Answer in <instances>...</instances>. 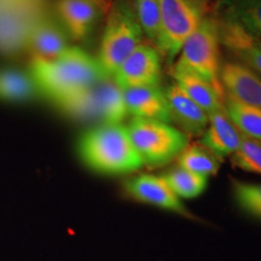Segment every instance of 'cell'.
Segmentation results:
<instances>
[{"label":"cell","mask_w":261,"mask_h":261,"mask_svg":"<svg viewBox=\"0 0 261 261\" xmlns=\"http://www.w3.org/2000/svg\"><path fill=\"white\" fill-rule=\"evenodd\" d=\"M29 73L41 94L58 104L92 89L108 77L99 63L79 47H69L51 60H32Z\"/></svg>","instance_id":"cell-1"},{"label":"cell","mask_w":261,"mask_h":261,"mask_svg":"<svg viewBox=\"0 0 261 261\" xmlns=\"http://www.w3.org/2000/svg\"><path fill=\"white\" fill-rule=\"evenodd\" d=\"M77 146L85 165L102 174H128L144 166L122 123L93 127L80 137Z\"/></svg>","instance_id":"cell-2"},{"label":"cell","mask_w":261,"mask_h":261,"mask_svg":"<svg viewBox=\"0 0 261 261\" xmlns=\"http://www.w3.org/2000/svg\"><path fill=\"white\" fill-rule=\"evenodd\" d=\"M144 41L135 0H112L97 58L104 76L113 79L122 62Z\"/></svg>","instance_id":"cell-3"},{"label":"cell","mask_w":261,"mask_h":261,"mask_svg":"<svg viewBox=\"0 0 261 261\" xmlns=\"http://www.w3.org/2000/svg\"><path fill=\"white\" fill-rule=\"evenodd\" d=\"M221 42L218 16L210 14L184 42L178 58L171 65L194 73L225 92L220 84Z\"/></svg>","instance_id":"cell-4"},{"label":"cell","mask_w":261,"mask_h":261,"mask_svg":"<svg viewBox=\"0 0 261 261\" xmlns=\"http://www.w3.org/2000/svg\"><path fill=\"white\" fill-rule=\"evenodd\" d=\"M160 5L161 23L155 47L171 65L184 42L211 14V5L204 0H160Z\"/></svg>","instance_id":"cell-5"},{"label":"cell","mask_w":261,"mask_h":261,"mask_svg":"<svg viewBox=\"0 0 261 261\" xmlns=\"http://www.w3.org/2000/svg\"><path fill=\"white\" fill-rule=\"evenodd\" d=\"M127 130L144 165L151 168L162 167L178 159L189 144V136L172 123L132 117Z\"/></svg>","instance_id":"cell-6"},{"label":"cell","mask_w":261,"mask_h":261,"mask_svg":"<svg viewBox=\"0 0 261 261\" xmlns=\"http://www.w3.org/2000/svg\"><path fill=\"white\" fill-rule=\"evenodd\" d=\"M162 56L158 48L144 41L120 65L113 80L121 90L160 85Z\"/></svg>","instance_id":"cell-7"},{"label":"cell","mask_w":261,"mask_h":261,"mask_svg":"<svg viewBox=\"0 0 261 261\" xmlns=\"http://www.w3.org/2000/svg\"><path fill=\"white\" fill-rule=\"evenodd\" d=\"M110 4L112 0H55L52 9L71 40L81 41L107 17Z\"/></svg>","instance_id":"cell-8"},{"label":"cell","mask_w":261,"mask_h":261,"mask_svg":"<svg viewBox=\"0 0 261 261\" xmlns=\"http://www.w3.org/2000/svg\"><path fill=\"white\" fill-rule=\"evenodd\" d=\"M69 39L52 6H48L33 23L25 50L32 55V60H51L70 47Z\"/></svg>","instance_id":"cell-9"},{"label":"cell","mask_w":261,"mask_h":261,"mask_svg":"<svg viewBox=\"0 0 261 261\" xmlns=\"http://www.w3.org/2000/svg\"><path fill=\"white\" fill-rule=\"evenodd\" d=\"M123 191L133 201L154 205L182 217L194 218L180 198L168 187L162 175L148 173L133 175L123 182Z\"/></svg>","instance_id":"cell-10"},{"label":"cell","mask_w":261,"mask_h":261,"mask_svg":"<svg viewBox=\"0 0 261 261\" xmlns=\"http://www.w3.org/2000/svg\"><path fill=\"white\" fill-rule=\"evenodd\" d=\"M219 77L225 93L261 109V76L255 71L238 61H224Z\"/></svg>","instance_id":"cell-11"},{"label":"cell","mask_w":261,"mask_h":261,"mask_svg":"<svg viewBox=\"0 0 261 261\" xmlns=\"http://www.w3.org/2000/svg\"><path fill=\"white\" fill-rule=\"evenodd\" d=\"M165 94L171 114L172 122L187 136H202L210 122V115L197 106L177 84H168Z\"/></svg>","instance_id":"cell-12"},{"label":"cell","mask_w":261,"mask_h":261,"mask_svg":"<svg viewBox=\"0 0 261 261\" xmlns=\"http://www.w3.org/2000/svg\"><path fill=\"white\" fill-rule=\"evenodd\" d=\"M217 15V14H215ZM221 47L261 76V39L240 25L218 17Z\"/></svg>","instance_id":"cell-13"},{"label":"cell","mask_w":261,"mask_h":261,"mask_svg":"<svg viewBox=\"0 0 261 261\" xmlns=\"http://www.w3.org/2000/svg\"><path fill=\"white\" fill-rule=\"evenodd\" d=\"M122 91L129 115L136 119L172 123L165 90L160 85Z\"/></svg>","instance_id":"cell-14"},{"label":"cell","mask_w":261,"mask_h":261,"mask_svg":"<svg viewBox=\"0 0 261 261\" xmlns=\"http://www.w3.org/2000/svg\"><path fill=\"white\" fill-rule=\"evenodd\" d=\"M243 135L236 128L225 108L210 114V122L200 140L218 158H231L240 148Z\"/></svg>","instance_id":"cell-15"},{"label":"cell","mask_w":261,"mask_h":261,"mask_svg":"<svg viewBox=\"0 0 261 261\" xmlns=\"http://www.w3.org/2000/svg\"><path fill=\"white\" fill-rule=\"evenodd\" d=\"M168 74L173 81L208 115L225 108V92L218 90L217 87L203 80L198 75L188 70L179 69L173 65H169Z\"/></svg>","instance_id":"cell-16"},{"label":"cell","mask_w":261,"mask_h":261,"mask_svg":"<svg viewBox=\"0 0 261 261\" xmlns=\"http://www.w3.org/2000/svg\"><path fill=\"white\" fill-rule=\"evenodd\" d=\"M37 83L29 71L14 67H0V100L24 103L40 96Z\"/></svg>","instance_id":"cell-17"},{"label":"cell","mask_w":261,"mask_h":261,"mask_svg":"<svg viewBox=\"0 0 261 261\" xmlns=\"http://www.w3.org/2000/svg\"><path fill=\"white\" fill-rule=\"evenodd\" d=\"M215 14L261 39V0H219Z\"/></svg>","instance_id":"cell-18"},{"label":"cell","mask_w":261,"mask_h":261,"mask_svg":"<svg viewBox=\"0 0 261 261\" xmlns=\"http://www.w3.org/2000/svg\"><path fill=\"white\" fill-rule=\"evenodd\" d=\"M102 123H122L128 115L123 91L113 79H104L97 85Z\"/></svg>","instance_id":"cell-19"},{"label":"cell","mask_w":261,"mask_h":261,"mask_svg":"<svg viewBox=\"0 0 261 261\" xmlns=\"http://www.w3.org/2000/svg\"><path fill=\"white\" fill-rule=\"evenodd\" d=\"M225 112L243 136L261 140V109L240 102L225 93Z\"/></svg>","instance_id":"cell-20"},{"label":"cell","mask_w":261,"mask_h":261,"mask_svg":"<svg viewBox=\"0 0 261 261\" xmlns=\"http://www.w3.org/2000/svg\"><path fill=\"white\" fill-rule=\"evenodd\" d=\"M177 160L179 167L204 177L217 174L221 165V159L200 142L189 143Z\"/></svg>","instance_id":"cell-21"},{"label":"cell","mask_w":261,"mask_h":261,"mask_svg":"<svg viewBox=\"0 0 261 261\" xmlns=\"http://www.w3.org/2000/svg\"><path fill=\"white\" fill-rule=\"evenodd\" d=\"M162 178L180 200L198 197L203 194L208 185V177L196 174L179 166L162 174Z\"/></svg>","instance_id":"cell-22"},{"label":"cell","mask_w":261,"mask_h":261,"mask_svg":"<svg viewBox=\"0 0 261 261\" xmlns=\"http://www.w3.org/2000/svg\"><path fill=\"white\" fill-rule=\"evenodd\" d=\"M135 10L144 38L155 46L161 23L160 0H135Z\"/></svg>","instance_id":"cell-23"},{"label":"cell","mask_w":261,"mask_h":261,"mask_svg":"<svg viewBox=\"0 0 261 261\" xmlns=\"http://www.w3.org/2000/svg\"><path fill=\"white\" fill-rule=\"evenodd\" d=\"M230 160L233 167L261 175V140L243 136L240 148Z\"/></svg>","instance_id":"cell-24"},{"label":"cell","mask_w":261,"mask_h":261,"mask_svg":"<svg viewBox=\"0 0 261 261\" xmlns=\"http://www.w3.org/2000/svg\"><path fill=\"white\" fill-rule=\"evenodd\" d=\"M232 188L238 205L244 212L261 219V184L233 180Z\"/></svg>","instance_id":"cell-25"},{"label":"cell","mask_w":261,"mask_h":261,"mask_svg":"<svg viewBox=\"0 0 261 261\" xmlns=\"http://www.w3.org/2000/svg\"><path fill=\"white\" fill-rule=\"evenodd\" d=\"M204 2H208V3H211V2H213V0H204Z\"/></svg>","instance_id":"cell-26"}]
</instances>
